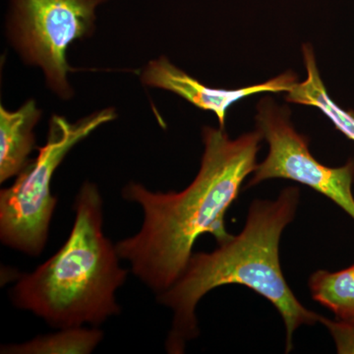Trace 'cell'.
<instances>
[{
    "mask_svg": "<svg viewBox=\"0 0 354 354\" xmlns=\"http://www.w3.org/2000/svg\"><path fill=\"white\" fill-rule=\"evenodd\" d=\"M75 221L64 245L14 286L12 301L60 329L100 325L120 313L115 292L127 270L102 232V199L95 184H83L75 199Z\"/></svg>",
    "mask_w": 354,
    "mask_h": 354,
    "instance_id": "3957f363",
    "label": "cell"
},
{
    "mask_svg": "<svg viewBox=\"0 0 354 354\" xmlns=\"http://www.w3.org/2000/svg\"><path fill=\"white\" fill-rule=\"evenodd\" d=\"M302 55L307 78L304 82L295 84L290 92L286 93V101L318 109L329 118L339 131L354 142V111L339 108L330 97L317 66L313 46L304 44L302 46Z\"/></svg>",
    "mask_w": 354,
    "mask_h": 354,
    "instance_id": "9c48e42d",
    "label": "cell"
},
{
    "mask_svg": "<svg viewBox=\"0 0 354 354\" xmlns=\"http://www.w3.org/2000/svg\"><path fill=\"white\" fill-rule=\"evenodd\" d=\"M300 190L290 186L274 200H254L241 234L218 243L213 252L192 254L180 278L158 295V302L174 312L165 346L183 353L199 335L196 307L207 293L227 285H241L276 307L286 326V353L292 351L293 335L301 326L319 323L321 315L307 309L286 283L281 260V234L295 220Z\"/></svg>",
    "mask_w": 354,
    "mask_h": 354,
    "instance_id": "7a4b0ae2",
    "label": "cell"
},
{
    "mask_svg": "<svg viewBox=\"0 0 354 354\" xmlns=\"http://www.w3.org/2000/svg\"><path fill=\"white\" fill-rule=\"evenodd\" d=\"M142 82L150 87L171 91L197 108L215 113L220 127L225 129L228 109L234 102L262 93L290 92L298 82V76L295 72L288 71L267 82L248 87L234 90L209 88L162 57L149 62L142 74Z\"/></svg>",
    "mask_w": 354,
    "mask_h": 354,
    "instance_id": "52a82bcc",
    "label": "cell"
},
{
    "mask_svg": "<svg viewBox=\"0 0 354 354\" xmlns=\"http://www.w3.org/2000/svg\"><path fill=\"white\" fill-rule=\"evenodd\" d=\"M205 150L194 180L180 192H152L139 183L125 186L122 196L143 209L138 234L116 244L120 259L158 295L180 278L198 237L211 234L218 243L232 234L225 228L228 208L257 167L259 131L230 139L223 128L204 127Z\"/></svg>",
    "mask_w": 354,
    "mask_h": 354,
    "instance_id": "6da1fadb",
    "label": "cell"
},
{
    "mask_svg": "<svg viewBox=\"0 0 354 354\" xmlns=\"http://www.w3.org/2000/svg\"><path fill=\"white\" fill-rule=\"evenodd\" d=\"M319 323L329 330L337 353L354 354V321H334L321 316Z\"/></svg>",
    "mask_w": 354,
    "mask_h": 354,
    "instance_id": "7c38bea8",
    "label": "cell"
},
{
    "mask_svg": "<svg viewBox=\"0 0 354 354\" xmlns=\"http://www.w3.org/2000/svg\"><path fill=\"white\" fill-rule=\"evenodd\" d=\"M106 0H11L9 36L26 62L41 67L60 97H71L69 44L91 35L95 8Z\"/></svg>",
    "mask_w": 354,
    "mask_h": 354,
    "instance_id": "5b68a950",
    "label": "cell"
},
{
    "mask_svg": "<svg viewBox=\"0 0 354 354\" xmlns=\"http://www.w3.org/2000/svg\"><path fill=\"white\" fill-rule=\"evenodd\" d=\"M256 130L269 145V153L257 165L246 188L263 181L283 178L304 184L329 198L354 220V160L341 167H326L309 150V140L290 121V109L271 97L257 104Z\"/></svg>",
    "mask_w": 354,
    "mask_h": 354,
    "instance_id": "8992f818",
    "label": "cell"
},
{
    "mask_svg": "<svg viewBox=\"0 0 354 354\" xmlns=\"http://www.w3.org/2000/svg\"><path fill=\"white\" fill-rule=\"evenodd\" d=\"M41 111L36 102L28 101L18 111L0 106V181L18 176L35 148L34 127Z\"/></svg>",
    "mask_w": 354,
    "mask_h": 354,
    "instance_id": "ba28073f",
    "label": "cell"
},
{
    "mask_svg": "<svg viewBox=\"0 0 354 354\" xmlns=\"http://www.w3.org/2000/svg\"><path fill=\"white\" fill-rule=\"evenodd\" d=\"M311 297L337 320L354 321V265L337 272L319 270L309 279Z\"/></svg>",
    "mask_w": 354,
    "mask_h": 354,
    "instance_id": "30bf717a",
    "label": "cell"
},
{
    "mask_svg": "<svg viewBox=\"0 0 354 354\" xmlns=\"http://www.w3.org/2000/svg\"><path fill=\"white\" fill-rule=\"evenodd\" d=\"M102 339V333L97 329L81 327L62 329L57 334L39 337L34 341L2 348V353H76L87 354Z\"/></svg>",
    "mask_w": 354,
    "mask_h": 354,
    "instance_id": "8fae6325",
    "label": "cell"
},
{
    "mask_svg": "<svg viewBox=\"0 0 354 354\" xmlns=\"http://www.w3.org/2000/svg\"><path fill=\"white\" fill-rule=\"evenodd\" d=\"M115 116L113 109L97 111L75 123L53 116L48 141L39 148L38 157L26 165L12 186L0 193L2 243L30 256L41 253L57 203L50 190L53 174L76 144Z\"/></svg>",
    "mask_w": 354,
    "mask_h": 354,
    "instance_id": "277c9868",
    "label": "cell"
}]
</instances>
